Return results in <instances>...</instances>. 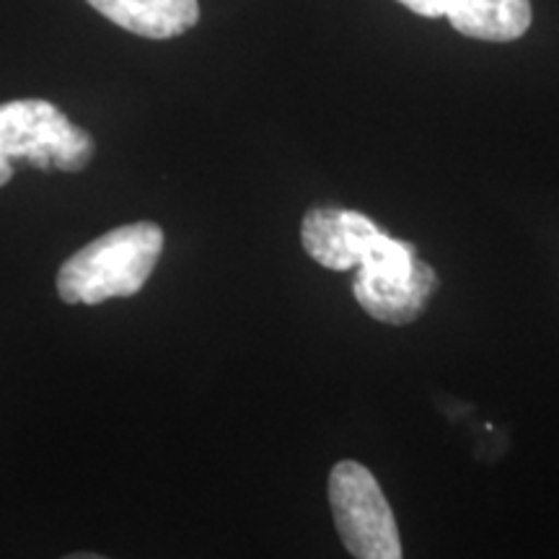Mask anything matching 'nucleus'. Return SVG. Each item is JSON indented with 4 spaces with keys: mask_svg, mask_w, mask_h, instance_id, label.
<instances>
[{
    "mask_svg": "<svg viewBox=\"0 0 559 559\" xmlns=\"http://www.w3.org/2000/svg\"><path fill=\"white\" fill-rule=\"evenodd\" d=\"M164 251V230L156 223H130L75 251L58 272V293L66 304L96 306L109 298H130L148 283Z\"/></svg>",
    "mask_w": 559,
    "mask_h": 559,
    "instance_id": "nucleus-1",
    "label": "nucleus"
},
{
    "mask_svg": "<svg viewBox=\"0 0 559 559\" xmlns=\"http://www.w3.org/2000/svg\"><path fill=\"white\" fill-rule=\"evenodd\" d=\"M436 288V272L417 249L370 221L355 249L353 293L360 309L383 324L402 326L425 311Z\"/></svg>",
    "mask_w": 559,
    "mask_h": 559,
    "instance_id": "nucleus-2",
    "label": "nucleus"
},
{
    "mask_svg": "<svg viewBox=\"0 0 559 559\" xmlns=\"http://www.w3.org/2000/svg\"><path fill=\"white\" fill-rule=\"evenodd\" d=\"M94 151V138L50 102L0 104V187L9 185L16 164H29L39 171L75 174L86 169Z\"/></svg>",
    "mask_w": 559,
    "mask_h": 559,
    "instance_id": "nucleus-3",
    "label": "nucleus"
},
{
    "mask_svg": "<svg viewBox=\"0 0 559 559\" xmlns=\"http://www.w3.org/2000/svg\"><path fill=\"white\" fill-rule=\"evenodd\" d=\"M334 526L355 559H404L394 510L373 474L358 461H340L330 474Z\"/></svg>",
    "mask_w": 559,
    "mask_h": 559,
    "instance_id": "nucleus-4",
    "label": "nucleus"
},
{
    "mask_svg": "<svg viewBox=\"0 0 559 559\" xmlns=\"http://www.w3.org/2000/svg\"><path fill=\"white\" fill-rule=\"evenodd\" d=\"M104 19L145 39H171L200 19L198 0H86Z\"/></svg>",
    "mask_w": 559,
    "mask_h": 559,
    "instance_id": "nucleus-5",
    "label": "nucleus"
},
{
    "mask_svg": "<svg viewBox=\"0 0 559 559\" xmlns=\"http://www.w3.org/2000/svg\"><path fill=\"white\" fill-rule=\"evenodd\" d=\"M445 19L464 37L513 41L528 32L531 0H451Z\"/></svg>",
    "mask_w": 559,
    "mask_h": 559,
    "instance_id": "nucleus-6",
    "label": "nucleus"
},
{
    "mask_svg": "<svg viewBox=\"0 0 559 559\" xmlns=\"http://www.w3.org/2000/svg\"><path fill=\"white\" fill-rule=\"evenodd\" d=\"M353 213L345 207H311L300 223L306 254L326 270H353Z\"/></svg>",
    "mask_w": 559,
    "mask_h": 559,
    "instance_id": "nucleus-7",
    "label": "nucleus"
},
{
    "mask_svg": "<svg viewBox=\"0 0 559 559\" xmlns=\"http://www.w3.org/2000/svg\"><path fill=\"white\" fill-rule=\"evenodd\" d=\"M400 3L407 5L409 11L419 13V16L440 19V16H445V11H449L451 0H400Z\"/></svg>",
    "mask_w": 559,
    "mask_h": 559,
    "instance_id": "nucleus-8",
    "label": "nucleus"
},
{
    "mask_svg": "<svg viewBox=\"0 0 559 559\" xmlns=\"http://www.w3.org/2000/svg\"><path fill=\"white\" fill-rule=\"evenodd\" d=\"M62 559H107V557L91 555V551H75V555H68V557H62Z\"/></svg>",
    "mask_w": 559,
    "mask_h": 559,
    "instance_id": "nucleus-9",
    "label": "nucleus"
}]
</instances>
